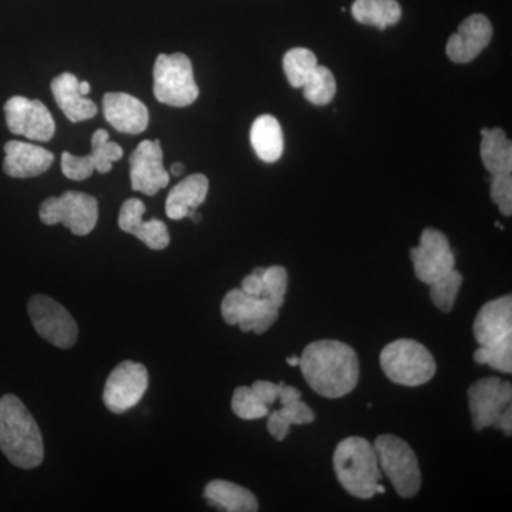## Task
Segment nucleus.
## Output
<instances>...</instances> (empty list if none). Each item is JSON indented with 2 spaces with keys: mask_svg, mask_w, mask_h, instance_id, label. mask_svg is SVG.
Here are the masks:
<instances>
[{
  "mask_svg": "<svg viewBox=\"0 0 512 512\" xmlns=\"http://www.w3.org/2000/svg\"><path fill=\"white\" fill-rule=\"evenodd\" d=\"M461 285H463V275L453 269L446 276L440 278L439 281L429 285L431 301L440 311L446 313L453 311L454 302H456Z\"/></svg>",
  "mask_w": 512,
  "mask_h": 512,
  "instance_id": "obj_30",
  "label": "nucleus"
},
{
  "mask_svg": "<svg viewBox=\"0 0 512 512\" xmlns=\"http://www.w3.org/2000/svg\"><path fill=\"white\" fill-rule=\"evenodd\" d=\"M251 144L256 156L265 163H275L284 153L281 124L271 114L258 117L252 124Z\"/></svg>",
  "mask_w": 512,
  "mask_h": 512,
  "instance_id": "obj_24",
  "label": "nucleus"
},
{
  "mask_svg": "<svg viewBox=\"0 0 512 512\" xmlns=\"http://www.w3.org/2000/svg\"><path fill=\"white\" fill-rule=\"evenodd\" d=\"M299 366L313 392L328 399L346 396L359 383V357L339 340H316L306 346Z\"/></svg>",
  "mask_w": 512,
  "mask_h": 512,
  "instance_id": "obj_1",
  "label": "nucleus"
},
{
  "mask_svg": "<svg viewBox=\"0 0 512 512\" xmlns=\"http://www.w3.org/2000/svg\"><path fill=\"white\" fill-rule=\"evenodd\" d=\"M316 66H318V59L315 53L305 47H295L284 57V72L289 84L295 89H302Z\"/></svg>",
  "mask_w": 512,
  "mask_h": 512,
  "instance_id": "obj_29",
  "label": "nucleus"
},
{
  "mask_svg": "<svg viewBox=\"0 0 512 512\" xmlns=\"http://www.w3.org/2000/svg\"><path fill=\"white\" fill-rule=\"evenodd\" d=\"M279 402L281 404H289L296 402V400L302 399V394L296 387L288 386V384H282L281 392H279Z\"/></svg>",
  "mask_w": 512,
  "mask_h": 512,
  "instance_id": "obj_37",
  "label": "nucleus"
},
{
  "mask_svg": "<svg viewBox=\"0 0 512 512\" xmlns=\"http://www.w3.org/2000/svg\"><path fill=\"white\" fill-rule=\"evenodd\" d=\"M103 113L110 126L124 134L144 133L150 121L146 104L127 93H107Z\"/></svg>",
  "mask_w": 512,
  "mask_h": 512,
  "instance_id": "obj_19",
  "label": "nucleus"
},
{
  "mask_svg": "<svg viewBox=\"0 0 512 512\" xmlns=\"http://www.w3.org/2000/svg\"><path fill=\"white\" fill-rule=\"evenodd\" d=\"M262 279H264V296L278 308H282L286 291H288V271L284 266H269L264 268Z\"/></svg>",
  "mask_w": 512,
  "mask_h": 512,
  "instance_id": "obj_32",
  "label": "nucleus"
},
{
  "mask_svg": "<svg viewBox=\"0 0 512 512\" xmlns=\"http://www.w3.org/2000/svg\"><path fill=\"white\" fill-rule=\"evenodd\" d=\"M481 160L491 175L507 174L512 171V144L503 128L481 130Z\"/></svg>",
  "mask_w": 512,
  "mask_h": 512,
  "instance_id": "obj_25",
  "label": "nucleus"
},
{
  "mask_svg": "<svg viewBox=\"0 0 512 512\" xmlns=\"http://www.w3.org/2000/svg\"><path fill=\"white\" fill-rule=\"evenodd\" d=\"M204 497L211 507L221 511L255 512L259 510L254 493L231 481H211L205 487Z\"/></svg>",
  "mask_w": 512,
  "mask_h": 512,
  "instance_id": "obj_23",
  "label": "nucleus"
},
{
  "mask_svg": "<svg viewBox=\"0 0 512 512\" xmlns=\"http://www.w3.org/2000/svg\"><path fill=\"white\" fill-rule=\"evenodd\" d=\"M373 447L380 470L389 478L397 494L403 498H412L419 493L421 473L413 448L392 434L377 437Z\"/></svg>",
  "mask_w": 512,
  "mask_h": 512,
  "instance_id": "obj_7",
  "label": "nucleus"
},
{
  "mask_svg": "<svg viewBox=\"0 0 512 512\" xmlns=\"http://www.w3.org/2000/svg\"><path fill=\"white\" fill-rule=\"evenodd\" d=\"M232 412L242 420H258L268 416L269 407L256 397L251 387H238L232 396Z\"/></svg>",
  "mask_w": 512,
  "mask_h": 512,
  "instance_id": "obj_31",
  "label": "nucleus"
},
{
  "mask_svg": "<svg viewBox=\"0 0 512 512\" xmlns=\"http://www.w3.org/2000/svg\"><path fill=\"white\" fill-rule=\"evenodd\" d=\"M79 83L74 74L63 73L50 84L57 106L72 123L93 119L99 111L94 101L80 93Z\"/></svg>",
  "mask_w": 512,
  "mask_h": 512,
  "instance_id": "obj_21",
  "label": "nucleus"
},
{
  "mask_svg": "<svg viewBox=\"0 0 512 512\" xmlns=\"http://www.w3.org/2000/svg\"><path fill=\"white\" fill-rule=\"evenodd\" d=\"M493 39V25L487 16H468L454 35L450 36L446 46L448 59L454 63H470L488 46Z\"/></svg>",
  "mask_w": 512,
  "mask_h": 512,
  "instance_id": "obj_17",
  "label": "nucleus"
},
{
  "mask_svg": "<svg viewBox=\"0 0 512 512\" xmlns=\"http://www.w3.org/2000/svg\"><path fill=\"white\" fill-rule=\"evenodd\" d=\"M79 90H80V93L83 94V96H86V94L90 93V90H92V87H90V83L89 82H80L79 83Z\"/></svg>",
  "mask_w": 512,
  "mask_h": 512,
  "instance_id": "obj_39",
  "label": "nucleus"
},
{
  "mask_svg": "<svg viewBox=\"0 0 512 512\" xmlns=\"http://www.w3.org/2000/svg\"><path fill=\"white\" fill-rule=\"evenodd\" d=\"M352 15L363 25L384 30L402 19V8L397 0H355Z\"/></svg>",
  "mask_w": 512,
  "mask_h": 512,
  "instance_id": "obj_26",
  "label": "nucleus"
},
{
  "mask_svg": "<svg viewBox=\"0 0 512 512\" xmlns=\"http://www.w3.org/2000/svg\"><path fill=\"white\" fill-rule=\"evenodd\" d=\"M414 274L423 284L431 285L453 271L456 265L450 242L439 229L426 228L421 234L419 247L410 251Z\"/></svg>",
  "mask_w": 512,
  "mask_h": 512,
  "instance_id": "obj_12",
  "label": "nucleus"
},
{
  "mask_svg": "<svg viewBox=\"0 0 512 512\" xmlns=\"http://www.w3.org/2000/svg\"><path fill=\"white\" fill-rule=\"evenodd\" d=\"M109 131L97 130L92 137V154L90 156L76 157L70 153L62 154V171L69 180H87L94 173H110L113 163L123 158V148L109 140Z\"/></svg>",
  "mask_w": 512,
  "mask_h": 512,
  "instance_id": "obj_16",
  "label": "nucleus"
},
{
  "mask_svg": "<svg viewBox=\"0 0 512 512\" xmlns=\"http://www.w3.org/2000/svg\"><path fill=\"white\" fill-rule=\"evenodd\" d=\"M474 336L480 348L474 353L478 365L503 373L512 372L511 295L485 303L474 322Z\"/></svg>",
  "mask_w": 512,
  "mask_h": 512,
  "instance_id": "obj_3",
  "label": "nucleus"
},
{
  "mask_svg": "<svg viewBox=\"0 0 512 512\" xmlns=\"http://www.w3.org/2000/svg\"><path fill=\"white\" fill-rule=\"evenodd\" d=\"M39 217L45 225L63 224L72 234L84 237L96 228L99 204L92 195L67 191L60 197H50L43 201Z\"/></svg>",
  "mask_w": 512,
  "mask_h": 512,
  "instance_id": "obj_8",
  "label": "nucleus"
},
{
  "mask_svg": "<svg viewBox=\"0 0 512 512\" xmlns=\"http://www.w3.org/2000/svg\"><path fill=\"white\" fill-rule=\"evenodd\" d=\"M154 96L173 107L191 106L200 96L190 57L184 53L160 55L154 64Z\"/></svg>",
  "mask_w": 512,
  "mask_h": 512,
  "instance_id": "obj_6",
  "label": "nucleus"
},
{
  "mask_svg": "<svg viewBox=\"0 0 512 512\" xmlns=\"http://www.w3.org/2000/svg\"><path fill=\"white\" fill-rule=\"evenodd\" d=\"M333 467L342 487L353 497L369 500L382 480L375 447L363 437L340 441L333 454Z\"/></svg>",
  "mask_w": 512,
  "mask_h": 512,
  "instance_id": "obj_4",
  "label": "nucleus"
},
{
  "mask_svg": "<svg viewBox=\"0 0 512 512\" xmlns=\"http://www.w3.org/2000/svg\"><path fill=\"white\" fill-rule=\"evenodd\" d=\"M185 165L183 163H174L171 165L170 174L174 175V177H180L181 174H184Z\"/></svg>",
  "mask_w": 512,
  "mask_h": 512,
  "instance_id": "obj_38",
  "label": "nucleus"
},
{
  "mask_svg": "<svg viewBox=\"0 0 512 512\" xmlns=\"http://www.w3.org/2000/svg\"><path fill=\"white\" fill-rule=\"evenodd\" d=\"M282 384H284V382L276 384L268 382V380H256V382L252 384L251 389L254 390L256 397H258L262 403L271 407L272 404L278 400Z\"/></svg>",
  "mask_w": 512,
  "mask_h": 512,
  "instance_id": "obj_34",
  "label": "nucleus"
},
{
  "mask_svg": "<svg viewBox=\"0 0 512 512\" xmlns=\"http://www.w3.org/2000/svg\"><path fill=\"white\" fill-rule=\"evenodd\" d=\"M130 180L134 191L153 197L170 183V173L164 168L160 140H144L130 156Z\"/></svg>",
  "mask_w": 512,
  "mask_h": 512,
  "instance_id": "obj_14",
  "label": "nucleus"
},
{
  "mask_svg": "<svg viewBox=\"0 0 512 512\" xmlns=\"http://www.w3.org/2000/svg\"><path fill=\"white\" fill-rule=\"evenodd\" d=\"M264 268H256L251 275L245 276L241 289L251 296H264V279H262Z\"/></svg>",
  "mask_w": 512,
  "mask_h": 512,
  "instance_id": "obj_35",
  "label": "nucleus"
},
{
  "mask_svg": "<svg viewBox=\"0 0 512 512\" xmlns=\"http://www.w3.org/2000/svg\"><path fill=\"white\" fill-rule=\"evenodd\" d=\"M286 362H288L289 366H299L301 365V357L291 356L286 359Z\"/></svg>",
  "mask_w": 512,
  "mask_h": 512,
  "instance_id": "obj_40",
  "label": "nucleus"
},
{
  "mask_svg": "<svg viewBox=\"0 0 512 512\" xmlns=\"http://www.w3.org/2000/svg\"><path fill=\"white\" fill-rule=\"evenodd\" d=\"M0 451L22 470L39 467L45 457L35 417L15 394L0 397Z\"/></svg>",
  "mask_w": 512,
  "mask_h": 512,
  "instance_id": "obj_2",
  "label": "nucleus"
},
{
  "mask_svg": "<svg viewBox=\"0 0 512 512\" xmlns=\"http://www.w3.org/2000/svg\"><path fill=\"white\" fill-rule=\"evenodd\" d=\"M380 366L390 382L409 387L430 382L437 370L430 350L413 339L389 343L380 353Z\"/></svg>",
  "mask_w": 512,
  "mask_h": 512,
  "instance_id": "obj_5",
  "label": "nucleus"
},
{
  "mask_svg": "<svg viewBox=\"0 0 512 512\" xmlns=\"http://www.w3.org/2000/svg\"><path fill=\"white\" fill-rule=\"evenodd\" d=\"M6 124L10 133L29 140L46 141L55 136L56 124L52 114L40 100L15 96L5 104Z\"/></svg>",
  "mask_w": 512,
  "mask_h": 512,
  "instance_id": "obj_13",
  "label": "nucleus"
},
{
  "mask_svg": "<svg viewBox=\"0 0 512 512\" xmlns=\"http://www.w3.org/2000/svg\"><path fill=\"white\" fill-rule=\"evenodd\" d=\"M512 384L498 377H485L468 389L471 419L474 429L481 431L493 427L495 420L510 406Z\"/></svg>",
  "mask_w": 512,
  "mask_h": 512,
  "instance_id": "obj_15",
  "label": "nucleus"
},
{
  "mask_svg": "<svg viewBox=\"0 0 512 512\" xmlns=\"http://www.w3.org/2000/svg\"><path fill=\"white\" fill-rule=\"evenodd\" d=\"M210 181L204 174H192L175 185L165 202V212L170 220L180 221L188 217L191 211H197L207 200Z\"/></svg>",
  "mask_w": 512,
  "mask_h": 512,
  "instance_id": "obj_22",
  "label": "nucleus"
},
{
  "mask_svg": "<svg viewBox=\"0 0 512 512\" xmlns=\"http://www.w3.org/2000/svg\"><path fill=\"white\" fill-rule=\"evenodd\" d=\"M303 96L315 106H326L335 99L336 80L332 72L325 66H316L311 76L302 86Z\"/></svg>",
  "mask_w": 512,
  "mask_h": 512,
  "instance_id": "obj_28",
  "label": "nucleus"
},
{
  "mask_svg": "<svg viewBox=\"0 0 512 512\" xmlns=\"http://www.w3.org/2000/svg\"><path fill=\"white\" fill-rule=\"evenodd\" d=\"M28 312L37 335L50 345L60 349H69L76 345L79 328L72 313L55 299L46 295L30 298Z\"/></svg>",
  "mask_w": 512,
  "mask_h": 512,
  "instance_id": "obj_10",
  "label": "nucleus"
},
{
  "mask_svg": "<svg viewBox=\"0 0 512 512\" xmlns=\"http://www.w3.org/2000/svg\"><path fill=\"white\" fill-rule=\"evenodd\" d=\"M5 154L3 171L12 178L39 177L55 161V156L46 148L16 140L5 144Z\"/></svg>",
  "mask_w": 512,
  "mask_h": 512,
  "instance_id": "obj_20",
  "label": "nucleus"
},
{
  "mask_svg": "<svg viewBox=\"0 0 512 512\" xmlns=\"http://www.w3.org/2000/svg\"><path fill=\"white\" fill-rule=\"evenodd\" d=\"M494 429H498L503 431L505 436L510 437L512 434V407H507V409L504 410L503 413L498 416V419L495 420V423L493 424Z\"/></svg>",
  "mask_w": 512,
  "mask_h": 512,
  "instance_id": "obj_36",
  "label": "nucleus"
},
{
  "mask_svg": "<svg viewBox=\"0 0 512 512\" xmlns=\"http://www.w3.org/2000/svg\"><path fill=\"white\" fill-rule=\"evenodd\" d=\"M281 308L266 296H251L242 289H232L221 303L222 318L228 325H238L242 332L256 335L268 332L279 318Z\"/></svg>",
  "mask_w": 512,
  "mask_h": 512,
  "instance_id": "obj_9",
  "label": "nucleus"
},
{
  "mask_svg": "<svg viewBox=\"0 0 512 512\" xmlns=\"http://www.w3.org/2000/svg\"><path fill=\"white\" fill-rule=\"evenodd\" d=\"M313 421H315V413L301 399L289 404H282V409L276 410L269 416L266 427L275 440L284 441L293 424L302 426V424H311Z\"/></svg>",
  "mask_w": 512,
  "mask_h": 512,
  "instance_id": "obj_27",
  "label": "nucleus"
},
{
  "mask_svg": "<svg viewBox=\"0 0 512 512\" xmlns=\"http://www.w3.org/2000/svg\"><path fill=\"white\" fill-rule=\"evenodd\" d=\"M146 205L138 198H130L121 205L119 227L121 231L134 235L153 251H161L170 244L167 225L160 220L143 221Z\"/></svg>",
  "mask_w": 512,
  "mask_h": 512,
  "instance_id": "obj_18",
  "label": "nucleus"
},
{
  "mask_svg": "<svg viewBox=\"0 0 512 512\" xmlns=\"http://www.w3.org/2000/svg\"><path fill=\"white\" fill-rule=\"evenodd\" d=\"M491 200L498 205L505 217L512 215V177L511 173L495 174L491 180Z\"/></svg>",
  "mask_w": 512,
  "mask_h": 512,
  "instance_id": "obj_33",
  "label": "nucleus"
},
{
  "mask_svg": "<svg viewBox=\"0 0 512 512\" xmlns=\"http://www.w3.org/2000/svg\"><path fill=\"white\" fill-rule=\"evenodd\" d=\"M148 389V372L141 363H120L110 373L104 386L103 402L114 414H123L136 407Z\"/></svg>",
  "mask_w": 512,
  "mask_h": 512,
  "instance_id": "obj_11",
  "label": "nucleus"
}]
</instances>
